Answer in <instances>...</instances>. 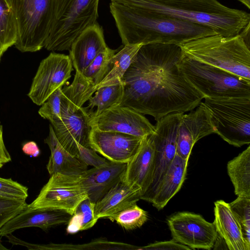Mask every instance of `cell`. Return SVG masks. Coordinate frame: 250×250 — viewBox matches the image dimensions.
<instances>
[{
	"mask_svg": "<svg viewBox=\"0 0 250 250\" xmlns=\"http://www.w3.org/2000/svg\"><path fill=\"white\" fill-rule=\"evenodd\" d=\"M188 162L176 154L151 202L158 210L163 208L180 189L186 178Z\"/></svg>",
	"mask_w": 250,
	"mask_h": 250,
	"instance_id": "obj_24",
	"label": "cell"
},
{
	"mask_svg": "<svg viewBox=\"0 0 250 250\" xmlns=\"http://www.w3.org/2000/svg\"><path fill=\"white\" fill-rule=\"evenodd\" d=\"M126 164L109 162L100 167L87 169L82 175L88 197L94 203L100 200L122 178Z\"/></svg>",
	"mask_w": 250,
	"mask_h": 250,
	"instance_id": "obj_20",
	"label": "cell"
},
{
	"mask_svg": "<svg viewBox=\"0 0 250 250\" xmlns=\"http://www.w3.org/2000/svg\"><path fill=\"white\" fill-rule=\"evenodd\" d=\"M213 224L218 234L230 250H248L240 226L229 203L223 200L214 202Z\"/></svg>",
	"mask_w": 250,
	"mask_h": 250,
	"instance_id": "obj_23",
	"label": "cell"
},
{
	"mask_svg": "<svg viewBox=\"0 0 250 250\" xmlns=\"http://www.w3.org/2000/svg\"><path fill=\"white\" fill-rule=\"evenodd\" d=\"M92 113L85 107L62 115L59 122L51 125L60 143L68 152L77 157L78 144L89 147V136L92 129Z\"/></svg>",
	"mask_w": 250,
	"mask_h": 250,
	"instance_id": "obj_15",
	"label": "cell"
},
{
	"mask_svg": "<svg viewBox=\"0 0 250 250\" xmlns=\"http://www.w3.org/2000/svg\"><path fill=\"white\" fill-rule=\"evenodd\" d=\"M142 43L125 44L111 58L112 67L96 89L122 82L123 77L133 62Z\"/></svg>",
	"mask_w": 250,
	"mask_h": 250,
	"instance_id": "obj_27",
	"label": "cell"
},
{
	"mask_svg": "<svg viewBox=\"0 0 250 250\" xmlns=\"http://www.w3.org/2000/svg\"><path fill=\"white\" fill-rule=\"evenodd\" d=\"M244 4L248 9L250 8V0H238Z\"/></svg>",
	"mask_w": 250,
	"mask_h": 250,
	"instance_id": "obj_42",
	"label": "cell"
},
{
	"mask_svg": "<svg viewBox=\"0 0 250 250\" xmlns=\"http://www.w3.org/2000/svg\"><path fill=\"white\" fill-rule=\"evenodd\" d=\"M110 2L160 15L201 24L217 35H239L250 22V14L217 0H110Z\"/></svg>",
	"mask_w": 250,
	"mask_h": 250,
	"instance_id": "obj_3",
	"label": "cell"
},
{
	"mask_svg": "<svg viewBox=\"0 0 250 250\" xmlns=\"http://www.w3.org/2000/svg\"><path fill=\"white\" fill-rule=\"evenodd\" d=\"M1 57V56H0V60Z\"/></svg>",
	"mask_w": 250,
	"mask_h": 250,
	"instance_id": "obj_44",
	"label": "cell"
},
{
	"mask_svg": "<svg viewBox=\"0 0 250 250\" xmlns=\"http://www.w3.org/2000/svg\"><path fill=\"white\" fill-rule=\"evenodd\" d=\"M111 14L124 45L161 43L180 45L217 35L211 28L110 2Z\"/></svg>",
	"mask_w": 250,
	"mask_h": 250,
	"instance_id": "obj_2",
	"label": "cell"
},
{
	"mask_svg": "<svg viewBox=\"0 0 250 250\" xmlns=\"http://www.w3.org/2000/svg\"><path fill=\"white\" fill-rule=\"evenodd\" d=\"M196 108L188 114H183L178 129L176 154L187 160L198 140L215 133L206 108L201 103Z\"/></svg>",
	"mask_w": 250,
	"mask_h": 250,
	"instance_id": "obj_16",
	"label": "cell"
},
{
	"mask_svg": "<svg viewBox=\"0 0 250 250\" xmlns=\"http://www.w3.org/2000/svg\"><path fill=\"white\" fill-rule=\"evenodd\" d=\"M92 128L114 131L140 137L152 134L154 125L143 114L126 106H116L91 118Z\"/></svg>",
	"mask_w": 250,
	"mask_h": 250,
	"instance_id": "obj_13",
	"label": "cell"
},
{
	"mask_svg": "<svg viewBox=\"0 0 250 250\" xmlns=\"http://www.w3.org/2000/svg\"><path fill=\"white\" fill-rule=\"evenodd\" d=\"M8 249L4 247L0 242V250H7Z\"/></svg>",
	"mask_w": 250,
	"mask_h": 250,
	"instance_id": "obj_43",
	"label": "cell"
},
{
	"mask_svg": "<svg viewBox=\"0 0 250 250\" xmlns=\"http://www.w3.org/2000/svg\"><path fill=\"white\" fill-rule=\"evenodd\" d=\"M87 197L82 175L56 173L51 175L38 197L28 207L61 210L72 215L80 203Z\"/></svg>",
	"mask_w": 250,
	"mask_h": 250,
	"instance_id": "obj_9",
	"label": "cell"
},
{
	"mask_svg": "<svg viewBox=\"0 0 250 250\" xmlns=\"http://www.w3.org/2000/svg\"><path fill=\"white\" fill-rule=\"evenodd\" d=\"M73 70L68 55L51 53L42 60L28 94L34 103L41 105L55 90L65 84Z\"/></svg>",
	"mask_w": 250,
	"mask_h": 250,
	"instance_id": "obj_12",
	"label": "cell"
},
{
	"mask_svg": "<svg viewBox=\"0 0 250 250\" xmlns=\"http://www.w3.org/2000/svg\"><path fill=\"white\" fill-rule=\"evenodd\" d=\"M178 66L203 99L250 96V82L225 70L189 59L183 53Z\"/></svg>",
	"mask_w": 250,
	"mask_h": 250,
	"instance_id": "obj_6",
	"label": "cell"
},
{
	"mask_svg": "<svg viewBox=\"0 0 250 250\" xmlns=\"http://www.w3.org/2000/svg\"><path fill=\"white\" fill-rule=\"evenodd\" d=\"M17 30L13 12L7 0H0V56L15 45Z\"/></svg>",
	"mask_w": 250,
	"mask_h": 250,
	"instance_id": "obj_29",
	"label": "cell"
},
{
	"mask_svg": "<svg viewBox=\"0 0 250 250\" xmlns=\"http://www.w3.org/2000/svg\"><path fill=\"white\" fill-rule=\"evenodd\" d=\"M108 219L115 221L122 228L129 230L142 227L148 220V214L135 203Z\"/></svg>",
	"mask_w": 250,
	"mask_h": 250,
	"instance_id": "obj_32",
	"label": "cell"
},
{
	"mask_svg": "<svg viewBox=\"0 0 250 250\" xmlns=\"http://www.w3.org/2000/svg\"><path fill=\"white\" fill-rule=\"evenodd\" d=\"M96 91L92 82L82 73L76 72L71 84L62 88V117L82 107Z\"/></svg>",
	"mask_w": 250,
	"mask_h": 250,
	"instance_id": "obj_25",
	"label": "cell"
},
{
	"mask_svg": "<svg viewBox=\"0 0 250 250\" xmlns=\"http://www.w3.org/2000/svg\"><path fill=\"white\" fill-rule=\"evenodd\" d=\"M124 94L122 82L100 87L97 89L94 96L88 99L85 107L92 113L91 117L99 115L108 109L118 106Z\"/></svg>",
	"mask_w": 250,
	"mask_h": 250,
	"instance_id": "obj_28",
	"label": "cell"
},
{
	"mask_svg": "<svg viewBox=\"0 0 250 250\" xmlns=\"http://www.w3.org/2000/svg\"><path fill=\"white\" fill-rule=\"evenodd\" d=\"M44 142L48 145L51 151L46 165L50 175L56 173L81 175L88 169L86 165L62 146L57 138L52 125H49V135L44 140Z\"/></svg>",
	"mask_w": 250,
	"mask_h": 250,
	"instance_id": "obj_22",
	"label": "cell"
},
{
	"mask_svg": "<svg viewBox=\"0 0 250 250\" xmlns=\"http://www.w3.org/2000/svg\"><path fill=\"white\" fill-rule=\"evenodd\" d=\"M182 55L178 45L143 44L123 77L124 94L118 105L150 115L156 121L195 108L203 98L180 72L178 63Z\"/></svg>",
	"mask_w": 250,
	"mask_h": 250,
	"instance_id": "obj_1",
	"label": "cell"
},
{
	"mask_svg": "<svg viewBox=\"0 0 250 250\" xmlns=\"http://www.w3.org/2000/svg\"><path fill=\"white\" fill-rule=\"evenodd\" d=\"M117 51V49H112L107 46L82 73L87 80L94 84L95 88L110 71L112 67L111 58Z\"/></svg>",
	"mask_w": 250,
	"mask_h": 250,
	"instance_id": "obj_31",
	"label": "cell"
},
{
	"mask_svg": "<svg viewBox=\"0 0 250 250\" xmlns=\"http://www.w3.org/2000/svg\"><path fill=\"white\" fill-rule=\"evenodd\" d=\"M62 87L55 90L42 104L39 110L40 115L49 120L53 125L62 119L61 100Z\"/></svg>",
	"mask_w": 250,
	"mask_h": 250,
	"instance_id": "obj_34",
	"label": "cell"
},
{
	"mask_svg": "<svg viewBox=\"0 0 250 250\" xmlns=\"http://www.w3.org/2000/svg\"><path fill=\"white\" fill-rule=\"evenodd\" d=\"M229 204L240 226L244 242L250 250V199L238 197Z\"/></svg>",
	"mask_w": 250,
	"mask_h": 250,
	"instance_id": "obj_33",
	"label": "cell"
},
{
	"mask_svg": "<svg viewBox=\"0 0 250 250\" xmlns=\"http://www.w3.org/2000/svg\"><path fill=\"white\" fill-rule=\"evenodd\" d=\"M2 135V128L0 124V168L11 161V156L5 146Z\"/></svg>",
	"mask_w": 250,
	"mask_h": 250,
	"instance_id": "obj_39",
	"label": "cell"
},
{
	"mask_svg": "<svg viewBox=\"0 0 250 250\" xmlns=\"http://www.w3.org/2000/svg\"><path fill=\"white\" fill-rule=\"evenodd\" d=\"M139 250H191L188 247L181 244L173 239L172 240L157 242L150 244L143 247H139Z\"/></svg>",
	"mask_w": 250,
	"mask_h": 250,
	"instance_id": "obj_38",
	"label": "cell"
},
{
	"mask_svg": "<svg viewBox=\"0 0 250 250\" xmlns=\"http://www.w3.org/2000/svg\"><path fill=\"white\" fill-rule=\"evenodd\" d=\"M206 108L218 134L229 145L241 147L250 144V96L205 98Z\"/></svg>",
	"mask_w": 250,
	"mask_h": 250,
	"instance_id": "obj_8",
	"label": "cell"
},
{
	"mask_svg": "<svg viewBox=\"0 0 250 250\" xmlns=\"http://www.w3.org/2000/svg\"><path fill=\"white\" fill-rule=\"evenodd\" d=\"M144 138L92 128L89 147L110 162L126 164L136 154Z\"/></svg>",
	"mask_w": 250,
	"mask_h": 250,
	"instance_id": "obj_14",
	"label": "cell"
},
{
	"mask_svg": "<svg viewBox=\"0 0 250 250\" xmlns=\"http://www.w3.org/2000/svg\"><path fill=\"white\" fill-rule=\"evenodd\" d=\"M142 192L136 187L126 183L123 178L95 203L97 218H108L117 212L137 203L141 199Z\"/></svg>",
	"mask_w": 250,
	"mask_h": 250,
	"instance_id": "obj_21",
	"label": "cell"
},
{
	"mask_svg": "<svg viewBox=\"0 0 250 250\" xmlns=\"http://www.w3.org/2000/svg\"><path fill=\"white\" fill-rule=\"evenodd\" d=\"M184 113L168 114L157 121L151 137L154 149V171L152 182L141 199L151 203L169 166L176 154L178 129Z\"/></svg>",
	"mask_w": 250,
	"mask_h": 250,
	"instance_id": "obj_10",
	"label": "cell"
},
{
	"mask_svg": "<svg viewBox=\"0 0 250 250\" xmlns=\"http://www.w3.org/2000/svg\"><path fill=\"white\" fill-rule=\"evenodd\" d=\"M28 206L25 200L0 196V229Z\"/></svg>",
	"mask_w": 250,
	"mask_h": 250,
	"instance_id": "obj_35",
	"label": "cell"
},
{
	"mask_svg": "<svg viewBox=\"0 0 250 250\" xmlns=\"http://www.w3.org/2000/svg\"><path fill=\"white\" fill-rule=\"evenodd\" d=\"M78 151L77 157L87 166H91L94 167H100L108 165L110 161L99 156L96 152L91 148L77 145Z\"/></svg>",
	"mask_w": 250,
	"mask_h": 250,
	"instance_id": "obj_37",
	"label": "cell"
},
{
	"mask_svg": "<svg viewBox=\"0 0 250 250\" xmlns=\"http://www.w3.org/2000/svg\"><path fill=\"white\" fill-rule=\"evenodd\" d=\"M107 46L103 29L98 23L83 31L69 50V56L76 72L82 73Z\"/></svg>",
	"mask_w": 250,
	"mask_h": 250,
	"instance_id": "obj_18",
	"label": "cell"
},
{
	"mask_svg": "<svg viewBox=\"0 0 250 250\" xmlns=\"http://www.w3.org/2000/svg\"><path fill=\"white\" fill-rule=\"evenodd\" d=\"M100 0H54L50 31L44 47L49 51L69 50L86 28L98 23Z\"/></svg>",
	"mask_w": 250,
	"mask_h": 250,
	"instance_id": "obj_5",
	"label": "cell"
},
{
	"mask_svg": "<svg viewBox=\"0 0 250 250\" xmlns=\"http://www.w3.org/2000/svg\"><path fill=\"white\" fill-rule=\"evenodd\" d=\"M239 35L242 38L246 45L250 46V22L239 33Z\"/></svg>",
	"mask_w": 250,
	"mask_h": 250,
	"instance_id": "obj_41",
	"label": "cell"
},
{
	"mask_svg": "<svg viewBox=\"0 0 250 250\" xmlns=\"http://www.w3.org/2000/svg\"><path fill=\"white\" fill-rule=\"evenodd\" d=\"M95 203L88 197L81 202L67 223V233H75L93 227L98 220L95 211Z\"/></svg>",
	"mask_w": 250,
	"mask_h": 250,
	"instance_id": "obj_30",
	"label": "cell"
},
{
	"mask_svg": "<svg viewBox=\"0 0 250 250\" xmlns=\"http://www.w3.org/2000/svg\"><path fill=\"white\" fill-rule=\"evenodd\" d=\"M167 221L173 239L190 249L209 250L217 239L213 223L208 222L200 214L179 212Z\"/></svg>",
	"mask_w": 250,
	"mask_h": 250,
	"instance_id": "obj_11",
	"label": "cell"
},
{
	"mask_svg": "<svg viewBox=\"0 0 250 250\" xmlns=\"http://www.w3.org/2000/svg\"><path fill=\"white\" fill-rule=\"evenodd\" d=\"M154 163V146L149 135L144 138L136 154L126 163L123 179L128 184L139 188L142 196L152 182Z\"/></svg>",
	"mask_w": 250,
	"mask_h": 250,
	"instance_id": "obj_19",
	"label": "cell"
},
{
	"mask_svg": "<svg viewBox=\"0 0 250 250\" xmlns=\"http://www.w3.org/2000/svg\"><path fill=\"white\" fill-rule=\"evenodd\" d=\"M23 152L31 157H36L40 154V149L37 144L33 141H30L24 144L22 148Z\"/></svg>",
	"mask_w": 250,
	"mask_h": 250,
	"instance_id": "obj_40",
	"label": "cell"
},
{
	"mask_svg": "<svg viewBox=\"0 0 250 250\" xmlns=\"http://www.w3.org/2000/svg\"><path fill=\"white\" fill-rule=\"evenodd\" d=\"M72 215L58 209H31L27 207L6 223L0 229V236H6L24 228L38 227L44 231L61 225L67 224Z\"/></svg>",
	"mask_w": 250,
	"mask_h": 250,
	"instance_id": "obj_17",
	"label": "cell"
},
{
	"mask_svg": "<svg viewBox=\"0 0 250 250\" xmlns=\"http://www.w3.org/2000/svg\"><path fill=\"white\" fill-rule=\"evenodd\" d=\"M228 174L238 197L250 199V146L227 164Z\"/></svg>",
	"mask_w": 250,
	"mask_h": 250,
	"instance_id": "obj_26",
	"label": "cell"
},
{
	"mask_svg": "<svg viewBox=\"0 0 250 250\" xmlns=\"http://www.w3.org/2000/svg\"><path fill=\"white\" fill-rule=\"evenodd\" d=\"M15 18V47L22 52L44 47L51 29L54 0H7Z\"/></svg>",
	"mask_w": 250,
	"mask_h": 250,
	"instance_id": "obj_7",
	"label": "cell"
},
{
	"mask_svg": "<svg viewBox=\"0 0 250 250\" xmlns=\"http://www.w3.org/2000/svg\"><path fill=\"white\" fill-rule=\"evenodd\" d=\"M0 196L26 200L28 196V188L10 178L0 177Z\"/></svg>",
	"mask_w": 250,
	"mask_h": 250,
	"instance_id": "obj_36",
	"label": "cell"
},
{
	"mask_svg": "<svg viewBox=\"0 0 250 250\" xmlns=\"http://www.w3.org/2000/svg\"><path fill=\"white\" fill-rule=\"evenodd\" d=\"M179 46L188 58L225 70L250 82V50L239 35L208 36Z\"/></svg>",
	"mask_w": 250,
	"mask_h": 250,
	"instance_id": "obj_4",
	"label": "cell"
}]
</instances>
